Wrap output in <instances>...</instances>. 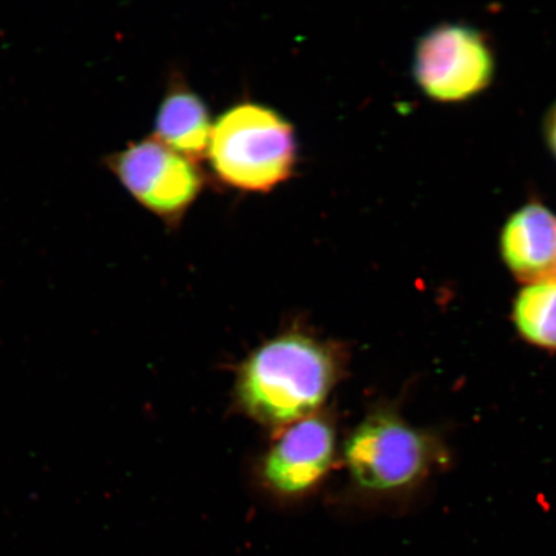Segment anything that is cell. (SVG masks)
<instances>
[{
	"instance_id": "cell-1",
	"label": "cell",
	"mask_w": 556,
	"mask_h": 556,
	"mask_svg": "<svg viewBox=\"0 0 556 556\" xmlns=\"http://www.w3.org/2000/svg\"><path fill=\"white\" fill-rule=\"evenodd\" d=\"M336 380V364L315 340L290 333L264 344L239 375L243 408L269 426L296 422L321 405Z\"/></svg>"
},
{
	"instance_id": "cell-2",
	"label": "cell",
	"mask_w": 556,
	"mask_h": 556,
	"mask_svg": "<svg viewBox=\"0 0 556 556\" xmlns=\"http://www.w3.org/2000/svg\"><path fill=\"white\" fill-rule=\"evenodd\" d=\"M207 157L227 186L268 192L288 180L295 169L294 129L277 111L263 104H236L213 125Z\"/></svg>"
},
{
	"instance_id": "cell-3",
	"label": "cell",
	"mask_w": 556,
	"mask_h": 556,
	"mask_svg": "<svg viewBox=\"0 0 556 556\" xmlns=\"http://www.w3.org/2000/svg\"><path fill=\"white\" fill-rule=\"evenodd\" d=\"M351 475L361 486L377 492L407 489L422 481L444 452L435 438L409 426L399 415L368 416L345 447Z\"/></svg>"
},
{
	"instance_id": "cell-4",
	"label": "cell",
	"mask_w": 556,
	"mask_h": 556,
	"mask_svg": "<svg viewBox=\"0 0 556 556\" xmlns=\"http://www.w3.org/2000/svg\"><path fill=\"white\" fill-rule=\"evenodd\" d=\"M103 166L138 205L170 228L179 226L205 185L197 163L154 136L104 156Z\"/></svg>"
},
{
	"instance_id": "cell-5",
	"label": "cell",
	"mask_w": 556,
	"mask_h": 556,
	"mask_svg": "<svg viewBox=\"0 0 556 556\" xmlns=\"http://www.w3.org/2000/svg\"><path fill=\"white\" fill-rule=\"evenodd\" d=\"M495 59L481 31L442 24L422 35L414 76L422 92L440 102H460L481 93L493 78Z\"/></svg>"
},
{
	"instance_id": "cell-6",
	"label": "cell",
	"mask_w": 556,
	"mask_h": 556,
	"mask_svg": "<svg viewBox=\"0 0 556 556\" xmlns=\"http://www.w3.org/2000/svg\"><path fill=\"white\" fill-rule=\"evenodd\" d=\"M336 437L328 421L318 416L299 420L277 441L263 465L269 486L295 495L315 485L329 470Z\"/></svg>"
},
{
	"instance_id": "cell-7",
	"label": "cell",
	"mask_w": 556,
	"mask_h": 556,
	"mask_svg": "<svg viewBox=\"0 0 556 556\" xmlns=\"http://www.w3.org/2000/svg\"><path fill=\"white\" fill-rule=\"evenodd\" d=\"M502 253L507 268L527 283L554 277L556 268V218L544 205L520 207L506 222Z\"/></svg>"
},
{
	"instance_id": "cell-8",
	"label": "cell",
	"mask_w": 556,
	"mask_h": 556,
	"mask_svg": "<svg viewBox=\"0 0 556 556\" xmlns=\"http://www.w3.org/2000/svg\"><path fill=\"white\" fill-rule=\"evenodd\" d=\"M212 130L205 102L185 83L172 80L157 109L154 137L197 163L207 156Z\"/></svg>"
},
{
	"instance_id": "cell-9",
	"label": "cell",
	"mask_w": 556,
	"mask_h": 556,
	"mask_svg": "<svg viewBox=\"0 0 556 556\" xmlns=\"http://www.w3.org/2000/svg\"><path fill=\"white\" fill-rule=\"evenodd\" d=\"M514 323L527 342L556 351V278L527 283L514 303Z\"/></svg>"
},
{
	"instance_id": "cell-10",
	"label": "cell",
	"mask_w": 556,
	"mask_h": 556,
	"mask_svg": "<svg viewBox=\"0 0 556 556\" xmlns=\"http://www.w3.org/2000/svg\"><path fill=\"white\" fill-rule=\"evenodd\" d=\"M546 137L547 142L551 144V148L556 156V104L551 113H548L546 119Z\"/></svg>"
},
{
	"instance_id": "cell-11",
	"label": "cell",
	"mask_w": 556,
	"mask_h": 556,
	"mask_svg": "<svg viewBox=\"0 0 556 556\" xmlns=\"http://www.w3.org/2000/svg\"><path fill=\"white\" fill-rule=\"evenodd\" d=\"M554 277L556 278V268H555V274H554Z\"/></svg>"
}]
</instances>
